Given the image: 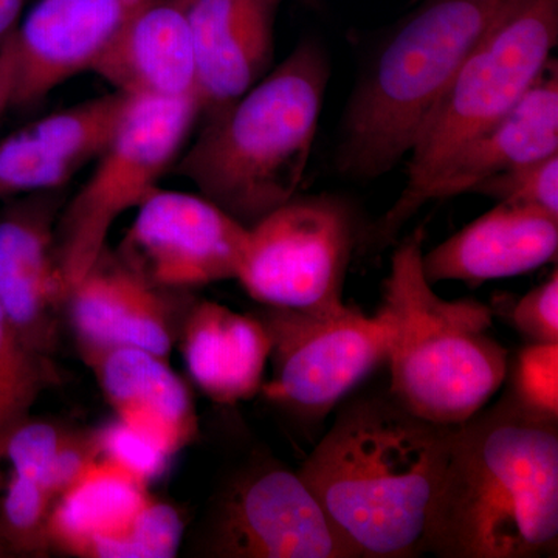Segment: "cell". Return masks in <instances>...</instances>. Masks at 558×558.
I'll return each mask as SVG.
<instances>
[{"instance_id": "obj_1", "label": "cell", "mask_w": 558, "mask_h": 558, "mask_svg": "<svg viewBox=\"0 0 558 558\" xmlns=\"http://www.w3.org/2000/svg\"><path fill=\"white\" fill-rule=\"evenodd\" d=\"M557 545L558 418L506 392L454 427L421 554L542 558L556 557Z\"/></svg>"}, {"instance_id": "obj_2", "label": "cell", "mask_w": 558, "mask_h": 558, "mask_svg": "<svg viewBox=\"0 0 558 558\" xmlns=\"http://www.w3.org/2000/svg\"><path fill=\"white\" fill-rule=\"evenodd\" d=\"M453 429L414 416L389 392L341 407L299 475L352 558L421 556Z\"/></svg>"}, {"instance_id": "obj_3", "label": "cell", "mask_w": 558, "mask_h": 558, "mask_svg": "<svg viewBox=\"0 0 558 558\" xmlns=\"http://www.w3.org/2000/svg\"><path fill=\"white\" fill-rule=\"evenodd\" d=\"M329 81V62L303 40L281 64L207 123L172 172L245 229L299 196Z\"/></svg>"}, {"instance_id": "obj_4", "label": "cell", "mask_w": 558, "mask_h": 558, "mask_svg": "<svg viewBox=\"0 0 558 558\" xmlns=\"http://www.w3.org/2000/svg\"><path fill=\"white\" fill-rule=\"evenodd\" d=\"M526 0H427L381 47L344 113L337 163L374 179L409 156L476 49Z\"/></svg>"}, {"instance_id": "obj_5", "label": "cell", "mask_w": 558, "mask_h": 558, "mask_svg": "<svg viewBox=\"0 0 558 558\" xmlns=\"http://www.w3.org/2000/svg\"><path fill=\"white\" fill-rule=\"evenodd\" d=\"M424 233L392 253L380 310L391 325V398L414 416L457 427L508 379L509 352L488 333L492 311L476 300L436 295L422 267Z\"/></svg>"}, {"instance_id": "obj_6", "label": "cell", "mask_w": 558, "mask_h": 558, "mask_svg": "<svg viewBox=\"0 0 558 558\" xmlns=\"http://www.w3.org/2000/svg\"><path fill=\"white\" fill-rule=\"evenodd\" d=\"M558 40V0H526L492 32L440 95L410 150L407 182L373 229L384 247L428 204L429 191L470 143L531 89Z\"/></svg>"}, {"instance_id": "obj_7", "label": "cell", "mask_w": 558, "mask_h": 558, "mask_svg": "<svg viewBox=\"0 0 558 558\" xmlns=\"http://www.w3.org/2000/svg\"><path fill=\"white\" fill-rule=\"evenodd\" d=\"M201 113L196 98L130 97L90 179L58 216L54 244L68 293L108 247L113 222L159 189Z\"/></svg>"}, {"instance_id": "obj_8", "label": "cell", "mask_w": 558, "mask_h": 558, "mask_svg": "<svg viewBox=\"0 0 558 558\" xmlns=\"http://www.w3.org/2000/svg\"><path fill=\"white\" fill-rule=\"evenodd\" d=\"M256 315L270 339L271 377L260 392L304 421H323L387 363L392 330L381 311L263 306Z\"/></svg>"}, {"instance_id": "obj_9", "label": "cell", "mask_w": 558, "mask_h": 558, "mask_svg": "<svg viewBox=\"0 0 558 558\" xmlns=\"http://www.w3.org/2000/svg\"><path fill=\"white\" fill-rule=\"evenodd\" d=\"M354 242L343 202L295 196L250 227L236 279L260 306L341 310Z\"/></svg>"}, {"instance_id": "obj_10", "label": "cell", "mask_w": 558, "mask_h": 558, "mask_svg": "<svg viewBox=\"0 0 558 558\" xmlns=\"http://www.w3.org/2000/svg\"><path fill=\"white\" fill-rule=\"evenodd\" d=\"M204 553L220 558H352L299 472L263 465L219 498Z\"/></svg>"}, {"instance_id": "obj_11", "label": "cell", "mask_w": 558, "mask_h": 558, "mask_svg": "<svg viewBox=\"0 0 558 558\" xmlns=\"http://www.w3.org/2000/svg\"><path fill=\"white\" fill-rule=\"evenodd\" d=\"M247 236L201 194L157 189L138 205L116 253L153 284L190 290L236 279Z\"/></svg>"}, {"instance_id": "obj_12", "label": "cell", "mask_w": 558, "mask_h": 558, "mask_svg": "<svg viewBox=\"0 0 558 558\" xmlns=\"http://www.w3.org/2000/svg\"><path fill=\"white\" fill-rule=\"evenodd\" d=\"M64 190L5 201L0 211V306L22 340L53 359L60 344L65 289L54 229Z\"/></svg>"}, {"instance_id": "obj_13", "label": "cell", "mask_w": 558, "mask_h": 558, "mask_svg": "<svg viewBox=\"0 0 558 558\" xmlns=\"http://www.w3.org/2000/svg\"><path fill=\"white\" fill-rule=\"evenodd\" d=\"M193 301L189 290L153 284L106 247L69 290L64 315L76 348L132 347L168 359Z\"/></svg>"}, {"instance_id": "obj_14", "label": "cell", "mask_w": 558, "mask_h": 558, "mask_svg": "<svg viewBox=\"0 0 558 558\" xmlns=\"http://www.w3.org/2000/svg\"><path fill=\"white\" fill-rule=\"evenodd\" d=\"M154 0H39L10 35L13 108H28L90 72L128 22Z\"/></svg>"}, {"instance_id": "obj_15", "label": "cell", "mask_w": 558, "mask_h": 558, "mask_svg": "<svg viewBox=\"0 0 558 558\" xmlns=\"http://www.w3.org/2000/svg\"><path fill=\"white\" fill-rule=\"evenodd\" d=\"M130 97L120 92L33 121L0 142V201L65 190L97 160L119 126Z\"/></svg>"}, {"instance_id": "obj_16", "label": "cell", "mask_w": 558, "mask_h": 558, "mask_svg": "<svg viewBox=\"0 0 558 558\" xmlns=\"http://www.w3.org/2000/svg\"><path fill=\"white\" fill-rule=\"evenodd\" d=\"M282 0H180L196 58L201 112L229 105L271 70Z\"/></svg>"}, {"instance_id": "obj_17", "label": "cell", "mask_w": 558, "mask_h": 558, "mask_svg": "<svg viewBox=\"0 0 558 558\" xmlns=\"http://www.w3.org/2000/svg\"><path fill=\"white\" fill-rule=\"evenodd\" d=\"M78 352L123 424L159 444L171 458L196 439L199 424L193 396L168 359L132 347Z\"/></svg>"}, {"instance_id": "obj_18", "label": "cell", "mask_w": 558, "mask_h": 558, "mask_svg": "<svg viewBox=\"0 0 558 558\" xmlns=\"http://www.w3.org/2000/svg\"><path fill=\"white\" fill-rule=\"evenodd\" d=\"M558 219L498 202L483 216L422 256L429 284H469L517 277L556 259Z\"/></svg>"}, {"instance_id": "obj_19", "label": "cell", "mask_w": 558, "mask_h": 558, "mask_svg": "<svg viewBox=\"0 0 558 558\" xmlns=\"http://www.w3.org/2000/svg\"><path fill=\"white\" fill-rule=\"evenodd\" d=\"M90 72L128 97L196 98V58L180 0H154L138 11Z\"/></svg>"}, {"instance_id": "obj_20", "label": "cell", "mask_w": 558, "mask_h": 558, "mask_svg": "<svg viewBox=\"0 0 558 558\" xmlns=\"http://www.w3.org/2000/svg\"><path fill=\"white\" fill-rule=\"evenodd\" d=\"M178 343L191 380L213 402L236 405L263 389L270 339L258 315L194 300Z\"/></svg>"}, {"instance_id": "obj_21", "label": "cell", "mask_w": 558, "mask_h": 558, "mask_svg": "<svg viewBox=\"0 0 558 558\" xmlns=\"http://www.w3.org/2000/svg\"><path fill=\"white\" fill-rule=\"evenodd\" d=\"M558 154V73L550 60L531 89L490 130L462 150L428 202L472 193L484 180Z\"/></svg>"}, {"instance_id": "obj_22", "label": "cell", "mask_w": 558, "mask_h": 558, "mask_svg": "<svg viewBox=\"0 0 558 558\" xmlns=\"http://www.w3.org/2000/svg\"><path fill=\"white\" fill-rule=\"evenodd\" d=\"M148 484L98 458L54 502L53 550L83 558H113L153 495Z\"/></svg>"}, {"instance_id": "obj_23", "label": "cell", "mask_w": 558, "mask_h": 558, "mask_svg": "<svg viewBox=\"0 0 558 558\" xmlns=\"http://www.w3.org/2000/svg\"><path fill=\"white\" fill-rule=\"evenodd\" d=\"M60 381L53 359L33 351L0 306V465L7 438L31 417L36 400ZM0 473V484H2Z\"/></svg>"}, {"instance_id": "obj_24", "label": "cell", "mask_w": 558, "mask_h": 558, "mask_svg": "<svg viewBox=\"0 0 558 558\" xmlns=\"http://www.w3.org/2000/svg\"><path fill=\"white\" fill-rule=\"evenodd\" d=\"M0 495V549L5 557H49L57 498L36 481L11 473Z\"/></svg>"}, {"instance_id": "obj_25", "label": "cell", "mask_w": 558, "mask_h": 558, "mask_svg": "<svg viewBox=\"0 0 558 558\" xmlns=\"http://www.w3.org/2000/svg\"><path fill=\"white\" fill-rule=\"evenodd\" d=\"M508 395L537 416L558 418V343H529L508 366Z\"/></svg>"}, {"instance_id": "obj_26", "label": "cell", "mask_w": 558, "mask_h": 558, "mask_svg": "<svg viewBox=\"0 0 558 558\" xmlns=\"http://www.w3.org/2000/svg\"><path fill=\"white\" fill-rule=\"evenodd\" d=\"M78 432L61 422L27 417L7 438L2 461L9 462L11 473L40 484L54 459Z\"/></svg>"}, {"instance_id": "obj_27", "label": "cell", "mask_w": 558, "mask_h": 558, "mask_svg": "<svg viewBox=\"0 0 558 558\" xmlns=\"http://www.w3.org/2000/svg\"><path fill=\"white\" fill-rule=\"evenodd\" d=\"M472 193L537 209L558 219V154L484 180Z\"/></svg>"}, {"instance_id": "obj_28", "label": "cell", "mask_w": 558, "mask_h": 558, "mask_svg": "<svg viewBox=\"0 0 558 558\" xmlns=\"http://www.w3.org/2000/svg\"><path fill=\"white\" fill-rule=\"evenodd\" d=\"M185 521L178 508L156 497L140 512L131 531L121 538L113 558H171L178 556Z\"/></svg>"}, {"instance_id": "obj_29", "label": "cell", "mask_w": 558, "mask_h": 558, "mask_svg": "<svg viewBox=\"0 0 558 558\" xmlns=\"http://www.w3.org/2000/svg\"><path fill=\"white\" fill-rule=\"evenodd\" d=\"M100 458L149 484L163 475L171 457L148 436L116 418L97 429Z\"/></svg>"}, {"instance_id": "obj_30", "label": "cell", "mask_w": 558, "mask_h": 558, "mask_svg": "<svg viewBox=\"0 0 558 558\" xmlns=\"http://www.w3.org/2000/svg\"><path fill=\"white\" fill-rule=\"evenodd\" d=\"M510 323L529 343H558V271L529 290L509 312Z\"/></svg>"}, {"instance_id": "obj_31", "label": "cell", "mask_w": 558, "mask_h": 558, "mask_svg": "<svg viewBox=\"0 0 558 558\" xmlns=\"http://www.w3.org/2000/svg\"><path fill=\"white\" fill-rule=\"evenodd\" d=\"M13 100V50L10 36L0 46V117L11 108Z\"/></svg>"}, {"instance_id": "obj_32", "label": "cell", "mask_w": 558, "mask_h": 558, "mask_svg": "<svg viewBox=\"0 0 558 558\" xmlns=\"http://www.w3.org/2000/svg\"><path fill=\"white\" fill-rule=\"evenodd\" d=\"M22 7L24 0H0V46L17 27Z\"/></svg>"}, {"instance_id": "obj_33", "label": "cell", "mask_w": 558, "mask_h": 558, "mask_svg": "<svg viewBox=\"0 0 558 558\" xmlns=\"http://www.w3.org/2000/svg\"><path fill=\"white\" fill-rule=\"evenodd\" d=\"M0 557H5V554L2 553V549H0Z\"/></svg>"}]
</instances>
